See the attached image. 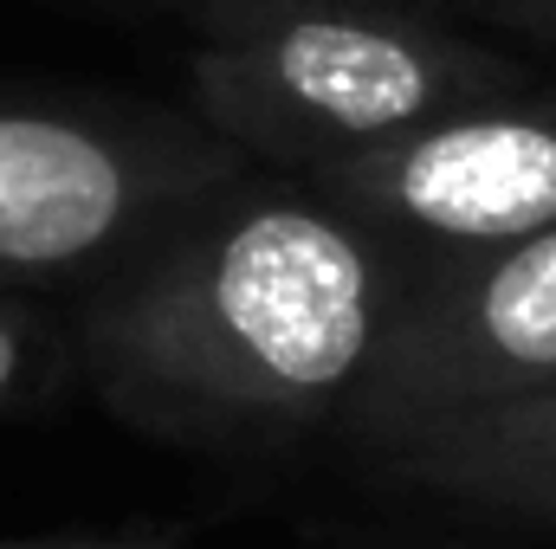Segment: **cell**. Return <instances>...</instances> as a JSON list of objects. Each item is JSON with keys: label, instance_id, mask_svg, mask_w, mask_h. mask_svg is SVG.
<instances>
[{"label": "cell", "instance_id": "obj_9", "mask_svg": "<svg viewBox=\"0 0 556 549\" xmlns=\"http://www.w3.org/2000/svg\"><path fill=\"white\" fill-rule=\"evenodd\" d=\"M175 7H194V13H201V26H207V20H220V13H266V7H324V0H175ZM369 7H420V13H433V7H446V0H369Z\"/></svg>", "mask_w": 556, "mask_h": 549}, {"label": "cell", "instance_id": "obj_2", "mask_svg": "<svg viewBox=\"0 0 556 549\" xmlns=\"http://www.w3.org/2000/svg\"><path fill=\"white\" fill-rule=\"evenodd\" d=\"M188 91L227 149L311 175L446 111L525 91V65L420 7L324 0L207 20Z\"/></svg>", "mask_w": 556, "mask_h": 549}, {"label": "cell", "instance_id": "obj_1", "mask_svg": "<svg viewBox=\"0 0 556 549\" xmlns=\"http://www.w3.org/2000/svg\"><path fill=\"white\" fill-rule=\"evenodd\" d=\"M408 259L304 181L240 168L78 304L98 395L181 446H285L350 420Z\"/></svg>", "mask_w": 556, "mask_h": 549}, {"label": "cell", "instance_id": "obj_7", "mask_svg": "<svg viewBox=\"0 0 556 549\" xmlns=\"http://www.w3.org/2000/svg\"><path fill=\"white\" fill-rule=\"evenodd\" d=\"M52 369H59V336H52V323H46L33 304H20V297L0 291V408L26 401Z\"/></svg>", "mask_w": 556, "mask_h": 549}, {"label": "cell", "instance_id": "obj_6", "mask_svg": "<svg viewBox=\"0 0 556 549\" xmlns=\"http://www.w3.org/2000/svg\"><path fill=\"white\" fill-rule=\"evenodd\" d=\"M376 452L415 491L556 531V388L402 426Z\"/></svg>", "mask_w": 556, "mask_h": 549}, {"label": "cell", "instance_id": "obj_5", "mask_svg": "<svg viewBox=\"0 0 556 549\" xmlns=\"http://www.w3.org/2000/svg\"><path fill=\"white\" fill-rule=\"evenodd\" d=\"M395 253L459 259L556 227V98H485L304 175Z\"/></svg>", "mask_w": 556, "mask_h": 549}, {"label": "cell", "instance_id": "obj_3", "mask_svg": "<svg viewBox=\"0 0 556 549\" xmlns=\"http://www.w3.org/2000/svg\"><path fill=\"white\" fill-rule=\"evenodd\" d=\"M240 168L247 155L207 124L0 98V291L98 284Z\"/></svg>", "mask_w": 556, "mask_h": 549}, {"label": "cell", "instance_id": "obj_4", "mask_svg": "<svg viewBox=\"0 0 556 549\" xmlns=\"http://www.w3.org/2000/svg\"><path fill=\"white\" fill-rule=\"evenodd\" d=\"M556 388V227L459 259H408L389 336L350 408L369 446L440 420Z\"/></svg>", "mask_w": 556, "mask_h": 549}, {"label": "cell", "instance_id": "obj_10", "mask_svg": "<svg viewBox=\"0 0 556 549\" xmlns=\"http://www.w3.org/2000/svg\"><path fill=\"white\" fill-rule=\"evenodd\" d=\"M0 549H162V544H0Z\"/></svg>", "mask_w": 556, "mask_h": 549}, {"label": "cell", "instance_id": "obj_8", "mask_svg": "<svg viewBox=\"0 0 556 549\" xmlns=\"http://www.w3.org/2000/svg\"><path fill=\"white\" fill-rule=\"evenodd\" d=\"M466 7H485V13H498L505 26H518V33L556 46V0H466Z\"/></svg>", "mask_w": 556, "mask_h": 549}]
</instances>
